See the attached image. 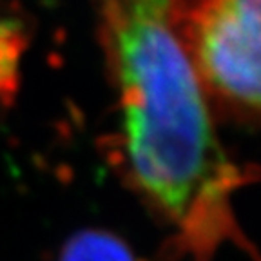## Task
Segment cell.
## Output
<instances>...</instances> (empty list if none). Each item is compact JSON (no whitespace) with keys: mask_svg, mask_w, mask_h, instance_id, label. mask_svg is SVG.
Masks as SVG:
<instances>
[{"mask_svg":"<svg viewBox=\"0 0 261 261\" xmlns=\"http://www.w3.org/2000/svg\"><path fill=\"white\" fill-rule=\"evenodd\" d=\"M176 0H102L100 33L116 91V149L127 184L198 261L236 240L232 196L250 181L220 143L179 40Z\"/></svg>","mask_w":261,"mask_h":261,"instance_id":"6da1fadb","label":"cell"},{"mask_svg":"<svg viewBox=\"0 0 261 261\" xmlns=\"http://www.w3.org/2000/svg\"><path fill=\"white\" fill-rule=\"evenodd\" d=\"M174 20L211 109L261 125V0H176Z\"/></svg>","mask_w":261,"mask_h":261,"instance_id":"7a4b0ae2","label":"cell"},{"mask_svg":"<svg viewBox=\"0 0 261 261\" xmlns=\"http://www.w3.org/2000/svg\"><path fill=\"white\" fill-rule=\"evenodd\" d=\"M58 261H136V257L120 236L89 228L65 241Z\"/></svg>","mask_w":261,"mask_h":261,"instance_id":"3957f363","label":"cell"},{"mask_svg":"<svg viewBox=\"0 0 261 261\" xmlns=\"http://www.w3.org/2000/svg\"><path fill=\"white\" fill-rule=\"evenodd\" d=\"M25 35L13 18H0V96H11L16 86V67L22 57Z\"/></svg>","mask_w":261,"mask_h":261,"instance_id":"277c9868","label":"cell"}]
</instances>
